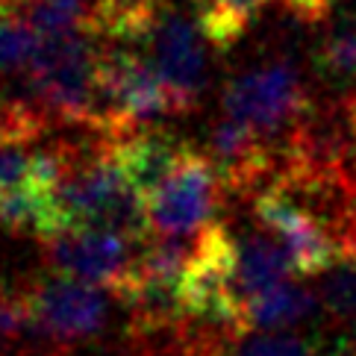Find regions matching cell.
I'll return each mask as SVG.
<instances>
[{
  "mask_svg": "<svg viewBox=\"0 0 356 356\" xmlns=\"http://www.w3.org/2000/svg\"><path fill=\"white\" fill-rule=\"evenodd\" d=\"M30 345V307L21 286H0V350Z\"/></svg>",
  "mask_w": 356,
  "mask_h": 356,
  "instance_id": "18",
  "label": "cell"
},
{
  "mask_svg": "<svg viewBox=\"0 0 356 356\" xmlns=\"http://www.w3.org/2000/svg\"><path fill=\"white\" fill-rule=\"evenodd\" d=\"M268 0H195L197 27L212 47L230 50Z\"/></svg>",
  "mask_w": 356,
  "mask_h": 356,
  "instance_id": "12",
  "label": "cell"
},
{
  "mask_svg": "<svg viewBox=\"0 0 356 356\" xmlns=\"http://www.w3.org/2000/svg\"><path fill=\"white\" fill-rule=\"evenodd\" d=\"M321 298L318 291L283 280L271 289L259 291L241 307V333H271V330H291L318 312Z\"/></svg>",
  "mask_w": 356,
  "mask_h": 356,
  "instance_id": "9",
  "label": "cell"
},
{
  "mask_svg": "<svg viewBox=\"0 0 356 356\" xmlns=\"http://www.w3.org/2000/svg\"><path fill=\"white\" fill-rule=\"evenodd\" d=\"M280 3H283L295 18L307 21V24H318L330 15V9H333L336 0H280Z\"/></svg>",
  "mask_w": 356,
  "mask_h": 356,
  "instance_id": "19",
  "label": "cell"
},
{
  "mask_svg": "<svg viewBox=\"0 0 356 356\" xmlns=\"http://www.w3.org/2000/svg\"><path fill=\"white\" fill-rule=\"evenodd\" d=\"M321 309L339 330L356 333V259L339 257L324 274H318Z\"/></svg>",
  "mask_w": 356,
  "mask_h": 356,
  "instance_id": "14",
  "label": "cell"
},
{
  "mask_svg": "<svg viewBox=\"0 0 356 356\" xmlns=\"http://www.w3.org/2000/svg\"><path fill=\"white\" fill-rule=\"evenodd\" d=\"M200 35V27L171 9H162L147 35L150 59L162 83L168 86L177 112L192 109L207 86V54H203Z\"/></svg>",
  "mask_w": 356,
  "mask_h": 356,
  "instance_id": "6",
  "label": "cell"
},
{
  "mask_svg": "<svg viewBox=\"0 0 356 356\" xmlns=\"http://www.w3.org/2000/svg\"><path fill=\"white\" fill-rule=\"evenodd\" d=\"M24 291L30 307V348L44 356H65L106 330V289L50 268V274L27 280Z\"/></svg>",
  "mask_w": 356,
  "mask_h": 356,
  "instance_id": "1",
  "label": "cell"
},
{
  "mask_svg": "<svg viewBox=\"0 0 356 356\" xmlns=\"http://www.w3.org/2000/svg\"><path fill=\"white\" fill-rule=\"evenodd\" d=\"M95 33L42 35L27 68V83L56 124H92L97 95Z\"/></svg>",
  "mask_w": 356,
  "mask_h": 356,
  "instance_id": "2",
  "label": "cell"
},
{
  "mask_svg": "<svg viewBox=\"0 0 356 356\" xmlns=\"http://www.w3.org/2000/svg\"><path fill=\"white\" fill-rule=\"evenodd\" d=\"M6 6H9V0H0V15H3V12H6Z\"/></svg>",
  "mask_w": 356,
  "mask_h": 356,
  "instance_id": "20",
  "label": "cell"
},
{
  "mask_svg": "<svg viewBox=\"0 0 356 356\" xmlns=\"http://www.w3.org/2000/svg\"><path fill=\"white\" fill-rule=\"evenodd\" d=\"M295 274L289 250L280 245L277 236L250 230L233 236L230 248V291L238 300V307H245V300L259 295V291L283 283Z\"/></svg>",
  "mask_w": 356,
  "mask_h": 356,
  "instance_id": "8",
  "label": "cell"
},
{
  "mask_svg": "<svg viewBox=\"0 0 356 356\" xmlns=\"http://www.w3.org/2000/svg\"><path fill=\"white\" fill-rule=\"evenodd\" d=\"M253 209H257V218L262 221L265 230L277 236L280 245L289 250L295 274L300 277L324 274L339 259V245L330 236V230L307 207H300L289 195L277 192V188L259 192L257 200H253Z\"/></svg>",
  "mask_w": 356,
  "mask_h": 356,
  "instance_id": "7",
  "label": "cell"
},
{
  "mask_svg": "<svg viewBox=\"0 0 356 356\" xmlns=\"http://www.w3.org/2000/svg\"><path fill=\"white\" fill-rule=\"evenodd\" d=\"M318 68L353 88L350 100L356 104V27L333 33L318 50Z\"/></svg>",
  "mask_w": 356,
  "mask_h": 356,
  "instance_id": "17",
  "label": "cell"
},
{
  "mask_svg": "<svg viewBox=\"0 0 356 356\" xmlns=\"http://www.w3.org/2000/svg\"><path fill=\"white\" fill-rule=\"evenodd\" d=\"M186 147L188 145L177 142L174 136L145 127V130L133 133L127 142L118 145V159L127 168V174H130V180L136 183V188L147 197L174 171V165L186 154Z\"/></svg>",
  "mask_w": 356,
  "mask_h": 356,
  "instance_id": "10",
  "label": "cell"
},
{
  "mask_svg": "<svg viewBox=\"0 0 356 356\" xmlns=\"http://www.w3.org/2000/svg\"><path fill=\"white\" fill-rule=\"evenodd\" d=\"M15 15H21L39 35L92 30L95 0H24L15 6Z\"/></svg>",
  "mask_w": 356,
  "mask_h": 356,
  "instance_id": "13",
  "label": "cell"
},
{
  "mask_svg": "<svg viewBox=\"0 0 356 356\" xmlns=\"http://www.w3.org/2000/svg\"><path fill=\"white\" fill-rule=\"evenodd\" d=\"M227 356H324L318 336L307 339L286 330H271V333H241L224 350Z\"/></svg>",
  "mask_w": 356,
  "mask_h": 356,
  "instance_id": "15",
  "label": "cell"
},
{
  "mask_svg": "<svg viewBox=\"0 0 356 356\" xmlns=\"http://www.w3.org/2000/svg\"><path fill=\"white\" fill-rule=\"evenodd\" d=\"M221 106L224 115L253 127L265 142L286 154L289 138L312 100L307 97L300 71L289 59H274L227 83Z\"/></svg>",
  "mask_w": 356,
  "mask_h": 356,
  "instance_id": "3",
  "label": "cell"
},
{
  "mask_svg": "<svg viewBox=\"0 0 356 356\" xmlns=\"http://www.w3.org/2000/svg\"><path fill=\"white\" fill-rule=\"evenodd\" d=\"M162 15L159 0H95V35L115 44L147 42L156 18Z\"/></svg>",
  "mask_w": 356,
  "mask_h": 356,
  "instance_id": "11",
  "label": "cell"
},
{
  "mask_svg": "<svg viewBox=\"0 0 356 356\" xmlns=\"http://www.w3.org/2000/svg\"><path fill=\"white\" fill-rule=\"evenodd\" d=\"M42 35L35 33L21 15H3L0 18V71L18 74L27 71L35 56Z\"/></svg>",
  "mask_w": 356,
  "mask_h": 356,
  "instance_id": "16",
  "label": "cell"
},
{
  "mask_svg": "<svg viewBox=\"0 0 356 356\" xmlns=\"http://www.w3.org/2000/svg\"><path fill=\"white\" fill-rule=\"evenodd\" d=\"M0 104H3V92H0Z\"/></svg>",
  "mask_w": 356,
  "mask_h": 356,
  "instance_id": "21",
  "label": "cell"
},
{
  "mask_svg": "<svg viewBox=\"0 0 356 356\" xmlns=\"http://www.w3.org/2000/svg\"><path fill=\"white\" fill-rule=\"evenodd\" d=\"M221 174L212 156L186 147L174 171L147 195V215L154 236L188 238L215 221L221 203Z\"/></svg>",
  "mask_w": 356,
  "mask_h": 356,
  "instance_id": "5",
  "label": "cell"
},
{
  "mask_svg": "<svg viewBox=\"0 0 356 356\" xmlns=\"http://www.w3.org/2000/svg\"><path fill=\"white\" fill-rule=\"evenodd\" d=\"M42 241L47 265L54 271L100 286L121 300L130 295L145 241L106 227H65Z\"/></svg>",
  "mask_w": 356,
  "mask_h": 356,
  "instance_id": "4",
  "label": "cell"
}]
</instances>
